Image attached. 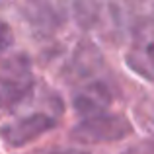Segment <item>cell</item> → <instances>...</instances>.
<instances>
[{"label":"cell","mask_w":154,"mask_h":154,"mask_svg":"<svg viewBox=\"0 0 154 154\" xmlns=\"http://www.w3.org/2000/svg\"><path fill=\"white\" fill-rule=\"evenodd\" d=\"M133 133V125L121 113L103 111L100 115L82 119L70 129V139L80 144L119 143Z\"/></svg>","instance_id":"1"},{"label":"cell","mask_w":154,"mask_h":154,"mask_svg":"<svg viewBox=\"0 0 154 154\" xmlns=\"http://www.w3.org/2000/svg\"><path fill=\"white\" fill-rule=\"evenodd\" d=\"M33 68L26 53H14L0 60V94L8 103H20L33 92Z\"/></svg>","instance_id":"2"},{"label":"cell","mask_w":154,"mask_h":154,"mask_svg":"<svg viewBox=\"0 0 154 154\" xmlns=\"http://www.w3.org/2000/svg\"><path fill=\"white\" fill-rule=\"evenodd\" d=\"M53 129H55V119L43 111H35L4 123L0 127V137L8 146L22 148L35 143L37 139H41L43 135H47Z\"/></svg>","instance_id":"3"},{"label":"cell","mask_w":154,"mask_h":154,"mask_svg":"<svg viewBox=\"0 0 154 154\" xmlns=\"http://www.w3.org/2000/svg\"><path fill=\"white\" fill-rule=\"evenodd\" d=\"M109 102H111V90L103 82H92L86 90L72 96V107L82 119L107 111L105 107Z\"/></svg>","instance_id":"4"},{"label":"cell","mask_w":154,"mask_h":154,"mask_svg":"<svg viewBox=\"0 0 154 154\" xmlns=\"http://www.w3.org/2000/svg\"><path fill=\"white\" fill-rule=\"evenodd\" d=\"M102 64H103L102 53L90 41H84L78 43V49L74 51V57L68 64V70H70V76H74V78H86V76H92L94 72H98Z\"/></svg>","instance_id":"5"},{"label":"cell","mask_w":154,"mask_h":154,"mask_svg":"<svg viewBox=\"0 0 154 154\" xmlns=\"http://www.w3.org/2000/svg\"><path fill=\"white\" fill-rule=\"evenodd\" d=\"M16 37H14V31H12L10 23L0 20V53H6L8 49H12Z\"/></svg>","instance_id":"6"},{"label":"cell","mask_w":154,"mask_h":154,"mask_svg":"<svg viewBox=\"0 0 154 154\" xmlns=\"http://www.w3.org/2000/svg\"><path fill=\"white\" fill-rule=\"evenodd\" d=\"M47 154H92V152L80 150V148H57V150H51Z\"/></svg>","instance_id":"7"}]
</instances>
